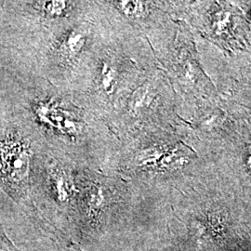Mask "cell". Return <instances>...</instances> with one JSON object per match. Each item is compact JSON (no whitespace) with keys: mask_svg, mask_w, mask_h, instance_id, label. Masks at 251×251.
<instances>
[{"mask_svg":"<svg viewBox=\"0 0 251 251\" xmlns=\"http://www.w3.org/2000/svg\"><path fill=\"white\" fill-rule=\"evenodd\" d=\"M30 167V149L17 135L0 139V183L15 198L25 195Z\"/></svg>","mask_w":251,"mask_h":251,"instance_id":"6da1fadb","label":"cell"},{"mask_svg":"<svg viewBox=\"0 0 251 251\" xmlns=\"http://www.w3.org/2000/svg\"><path fill=\"white\" fill-rule=\"evenodd\" d=\"M85 44V37L83 33L80 32H73L66 39L63 41L61 46V51L63 52L64 57L69 58L77 53L81 50V48Z\"/></svg>","mask_w":251,"mask_h":251,"instance_id":"7a4b0ae2","label":"cell"},{"mask_svg":"<svg viewBox=\"0 0 251 251\" xmlns=\"http://www.w3.org/2000/svg\"><path fill=\"white\" fill-rule=\"evenodd\" d=\"M118 7L126 16L140 18L145 15L147 9L144 2L141 1H119Z\"/></svg>","mask_w":251,"mask_h":251,"instance_id":"3957f363","label":"cell"},{"mask_svg":"<svg viewBox=\"0 0 251 251\" xmlns=\"http://www.w3.org/2000/svg\"><path fill=\"white\" fill-rule=\"evenodd\" d=\"M42 10L50 16H59L67 8V2L64 1H50L41 4Z\"/></svg>","mask_w":251,"mask_h":251,"instance_id":"277c9868","label":"cell"},{"mask_svg":"<svg viewBox=\"0 0 251 251\" xmlns=\"http://www.w3.org/2000/svg\"><path fill=\"white\" fill-rule=\"evenodd\" d=\"M0 251H20L12 244L5 233L2 225H0Z\"/></svg>","mask_w":251,"mask_h":251,"instance_id":"5b68a950","label":"cell"}]
</instances>
